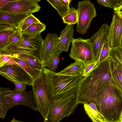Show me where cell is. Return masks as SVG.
<instances>
[{"label":"cell","mask_w":122,"mask_h":122,"mask_svg":"<svg viewBox=\"0 0 122 122\" xmlns=\"http://www.w3.org/2000/svg\"><path fill=\"white\" fill-rule=\"evenodd\" d=\"M111 79L108 57L84 77L79 86L78 104L91 103L96 104V97L102 86L107 82H111Z\"/></svg>","instance_id":"1"},{"label":"cell","mask_w":122,"mask_h":122,"mask_svg":"<svg viewBox=\"0 0 122 122\" xmlns=\"http://www.w3.org/2000/svg\"><path fill=\"white\" fill-rule=\"evenodd\" d=\"M96 102L100 113L107 122L120 120L122 111V98L110 82L102 86Z\"/></svg>","instance_id":"2"},{"label":"cell","mask_w":122,"mask_h":122,"mask_svg":"<svg viewBox=\"0 0 122 122\" xmlns=\"http://www.w3.org/2000/svg\"><path fill=\"white\" fill-rule=\"evenodd\" d=\"M79 87L53 96L49 110L44 122H59L69 116L77 107Z\"/></svg>","instance_id":"3"},{"label":"cell","mask_w":122,"mask_h":122,"mask_svg":"<svg viewBox=\"0 0 122 122\" xmlns=\"http://www.w3.org/2000/svg\"><path fill=\"white\" fill-rule=\"evenodd\" d=\"M24 105L38 111L33 91H17L9 88L0 87V117L4 119L8 110L18 105Z\"/></svg>","instance_id":"4"},{"label":"cell","mask_w":122,"mask_h":122,"mask_svg":"<svg viewBox=\"0 0 122 122\" xmlns=\"http://www.w3.org/2000/svg\"><path fill=\"white\" fill-rule=\"evenodd\" d=\"M43 71L47 78L48 87L53 96L79 87L84 77L82 74L61 75L44 68Z\"/></svg>","instance_id":"5"},{"label":"cell","mask_w":122,"mask_h":122,"mask_svg":"<svg viewBox=\"0 0 122 122\" xmlns=\"http://www.w3.org/2000/svg\"><path fill=\"white\" fill-rule=\"evenodd\" d=\"M34 97L38 111L44 119L48 114L53 95L49 87L46 75L42 71L32 85Z\"/></svg>","instance_id":"6"},{"label":"cell","mask_w":122,"mask_h":122,"mask_svg":"<svg viewBox=\"0 0 122 122\" xmlns=\"http://www.w3.org/2000/svg\"><path fill=\"white\" fill-rule=\"evenodd\" d=\"M24 39L15 45L8 48L0 50V55L12 56L15 54H25L34 55L39 58V54L43 40L41 35L31 37L22 34Z\"/></svg>","instance_id":"7"},{"label":"cell","mask_w":122,"mask_h":122,"mask_svg":"<svg viewBox=\"0 0 122 122\" xmlns=\"http://www.w3.org/2000/svg\"><path fill=\"white\" fill-rule=\"evenodd\" d=\"M71 43L69 55L71 59L79 61L84 65L97 60L94 56L92 44L89 39L81 37L73 38Z\"/></svg>","instance_id":"8"},{"label":"cell","mask_w":122,"mask_h":122,"mask_svg":"<svg viewBox=\"0 0 122 122\" xmlns=\"http://www.w3.org/2000/svg\"><path fill=\"white\" fill-rule=\"evenodd\" d=\"M78 21L76 31L84 35L87 32L92 19L97 16L94 5L89 0L79 2L77 4Z\"/></svg>","instance_id":"9"},{"label":"cell","mask_w":122,"mask_h":122,"mask_svg":"<svg viewBox=\"0 0 122 122\" xmlns=\"http://www.w3.org/2000/svg\"><path fill=\"white\" fill-rule=\"evenodd\" d=\"M40 0H15L0 8V11L29 15L39 11Z\"/></svg>","instance_id":"10"},{"label":"cell","mask_w":122,"mask_h":122,"mask_svg":"<svg viewBox=\"0 0 122 122\" xmlns=\"http://www.w3.org/2000/svg\"><path fill=\"white\" fill-rule=\"evenodd\" d=\"M107 41L112 49L122 46V17L115 14L109 26Z\"/></svg>","instance_id":"11"},{"label":"cell","mask_w":122,"mask_h":122,"mask_svg":"<svg viewBox=\"0 0 122 122\" xmlns=\"http://www.w3.org/2000/svg\"><path fill=\"white\" fill-rule=\"evenodd\" d=\"M0 72L5 74L20 83L32 85L34 80L20 66L16 65L5 66L0 67Z\"/></svg>","instance_id":"12"},{"label":"cell","mask_w":122,"mask_h":122,"mask_svg":"<svg viewBox=\"0 0 122 122\" xmlns=\"http://www.w3.org/2000/svg\"><path fill=\"white\" fill-rule=\"evenodd\" d=\"M109 26L104 24L98 31L89 39L92 44L94 54L96 60L100 57L103 46L107 40Z\"/></svg>","instance_id":"13"},{"label":"cell","mask_w":122,"mask_h":122,"mask_svg":"<svg viewBox=\"0 0 122 122\" xmlns=\"http://www.w3.org/2000/svg\"><path fill=\"white\" fill-rule=\"evenodd\" d=\"M74 31L73 25L66 24L58 38L54 51L61 50L67 52L73 39Z\"/></svg>","instance_id":"14"},{"label":"cell","mask_w":122,"mask_h":122,"mask_svg":"<svg viewBox=\"0 0 122 122\" xmlns=\"http://www.w3.org/2000/svg\"><path fill=\"white\" fill-rule=\"evenodd\" d=\"M58 37L56 33H48L42 42L39 58L43 65L54 50Z\"/></svg>","instance_id":"15"},{"label":"cell","mask_w":122,"mask_h":122,"mask_svg":"<svg viewBox=\"0 0 122 122\" xmlns=\"http://www.w3.org/2000/svg\"><path fill=\"white\" fill-rule=\"evenodd\" d=\"M108 58L112 76L110 82L117 90L122 98V66Z\"/></svg>","instance_id":"16"},{"label":"cell","mask_w":122,"mask_h":122,"mask_svg":"<svg viewBox=\"0 0 122 122\" xmlns=\"http://www.w3.org/2000/svg\"><path fill=\"white\" fill-rule=\"evenodd\" d=\"M28 15L0 11V24L16 27Z\"/></svg>","instance_id":"17"},{"label":"cell","mask_w":122,"mask_h":122,"mask_svg":"<svg viewBox=\"0 0 122 122\" xmlns=\"http://www.w3.org/2000/svg\"><path fill=\"white\" fill-rule=\"evenodd\" d=\"M15 29V27L7 25L0 24V49L4 47L9 43Z\"/></svg>","instance_id":"18"},{"label":"cell","mask_w":122,"mask_h":122,"mask_svg":"<svg viewBox=\"0 0 122 122\" xmlns=\"http://www.w3.org/2000/svg\"><path fill=\"white\" fill-rule=\"evenodd\" d=\"M11 56L24 61L31 67L34 69L42 70L43 68V63L40 59L34 55L27 54H20L14 55Z\"/></svg>","instance_id":"19"},{"label":"cell","mask_w":122,"mask_h":122,"mask_svg":"<svg viewBox=\"0 0 122 122\" xmlns=\"http://www.w3.org/2000/svg\"><path fill=\"white\" fill-rule=\"evenodd\" d=\"M63 51H54L43 64V68L48 67L51 71L56 72L60 61V55Z\"/></svg>","instance_id":"20"},{"label":"cell","mask_w":122,"mask_h":122,"mask_svg":"<svg viewBox=\"0 0 122 122\" xmlns=\"http://www.w3.org/2000/svg\"><path fill=\"white\" fill-rule=\"evenodd\" d=\"M84 65L80 61H76L71 63L65 68L57 73L61 75H74L78 74H82Z\"/></svg>","instance_id":"21"},{"label":"cell","mask_w":122,"mask_h":122,"mask_svg":"<svg viewBox=\"0 0 122 122\" xmlns=\"http://www.w3.org/2000/svg\"><path fill=\"white\" fill-rule=\"evenodd\" d=\"M46 26L41 22L32 24L22 32L23 34L31 37H35L40 34L46 30Z\"/></svg>","instance_id":"22"},{"label":"cell","mask_w":122,"mask_h":122,"mask_svg":"<svg viewBox=\"0 0 122 122\" xmlns=\"http://www.w3.org/2000/svg\"><path fill=\"white\" fill-rule=\"evenodd\" d=\"M13 59L34 80L41 74L42 70L35 69L31 67L24 61L18 58L13 57Z\"/></svg>","instance_id":"23"},{"label":"cell","mask_w":122,"mask_h":122,"mask_svg":"<svg viewBox=\"0 0 122 122\" xmlns=\"http://www.w3.org/2000/svg\"><path fill=\"white\" fill-rule=\"evenodd\" d=\"M47 2L57 11L62 17L66 15L70 7L68 6L63 0H47Z\"/></svg>","instance_id":"24"},{"label":"cell","mask_w":122,"mask_h":122,"mask_svg":"<svg viewBox=\"0 0 122 122\" xmlns=\"http://www.w3.org/2000/svg\"><path fill=\"white\" fill-rule=\"evenodd\" d=\"M85 112L93 122H107L99 111H96L87 104H84Z\"/></svg>","instance_id":"25"},{"label":"cell","mask_w":122,"mask_h":122,"mask_svg":"<svg viewBox=\"0 0 122 122\" xmlns=\"http://www.w3.org/2000/svg\"><path fill=\"white\" fill-rule=\"evenodd\" d=\"M64 23L69 25H74L77 23L78 13L77 9L71 7L70 8L67 14L62 17Z\"/></svg>","instance_id":"26"},{"label":"cell","mask_w":122,"mask_h":122,"mask_svg":"<svg viewBox=\"0 0 122 122\" xmlns=\"http://www.w3.org/2000/svg\"><path fill=\"white\" fill-rule=\"evenodd\" d=\"M40 22L38 19L31 14L25 18L15 28L19 29L22 32L32 24Z\"/></svg>","instance_id":"27"},{"label":"cell","mask_w":122,"mask_h":122,"mask_svg":"<svg viewBox=\"0 0 122 122\" xmlns=\"http://www.w3.org/2000/svg\"><path fill=\"white\" fill-rule=\"evenodd\" d=\"M108 57L122 66V46L117 48L112 49Z\"/></svg>","instance_id":"28"},{"label":"cell","mask_w":122,"mask_h":122,"mask_svg":"<svg viewBox=\"0 0 122 122\" xmlns=\"http://www.w3.org/2000/svg\"><path fill=\"white\" fill-rule=\"evenodd\" d=\"M24 39V37L22 31L19 29L15 28V32L9 43L4 47L0 50L14 46Z\"/></svg>","instance_id":"29"},{"label":"cell","mask_w":122,"mask_h":122,"mask_svg":"<svg viewBox=\"0 0 122 122\" xmlns=\"http://www.w3.org/2000/svg\"><path fill=\"white\" fill-rule=\"evenodd\" d=\"M107 40L104 43L102 47L99 60V64L107 59L109 57L111 50Z\"/></svg>","instance_id":"30"},{"label":"cell","mask_w":122,"mask_h":122,"mask_svg":"<svg viewBox=\"0 0 122 122\" xmlns=\"http://www.w3.org/2000/svg\"><path fill=\"white\" fill-rule=\"evenodd\" d=\"M11 65L19 66L11 56L7 55H0V67Z\"/></svg>","instance_id":"31"},{"label":"cell","mask_w":122,"mask_h":122,"mask_svg":"<svg viewBox=\"0 0 122 122\" xmlns=\"http://www.w3.org/2000/svg\"><path fill=\"white\" fill-rule=\"evenodd\" d=\"M0 74L8 80L14 83L15 85V88L14 90L15 91H23L25 90L27 85L26 84L19 82L4 73L0 72Z\"/></svg>","instance_id":"32"},{"label":"cell","mask_w":122,"mask_h":122,"mask_svg":"<svg viewBox=\"0 0 122 122\" xmlns=\"http://www.w3.org/2000/svg\"><path fill=\"white\" fill-rule=\"evenodd\" d=\"M99 60L84 65L82 75L84 77L86 76L99 65Z\"/></svg>","instance_id":"33"},{"label":"cell","mask_w":122,"mask_h":122,"mask_svg":"<svg viewBox=\"0 0 122 122\" xmlns=\"http://www.w3.org/2000/svg\"><path fill=\"white\" fill-rule=\"evenodd\" d=\"M97 1L102 6L113 9L115 7L113 0H97Z\"/></svg>","instance_id":"34"},{"label":"cell","mask_w":122,"mask_h":122,"mask_svg":"<svg viewBox=\"0 0 122 122\" xmlns=\"http://www.w3.org/2000/svg\"><path fill=\"white\" fill-rule=\"evenodd\" d=\"M114 14L121 17H122V5L113 9Z\"/></svg>","instance_id":"35"},{"label":"cell","mask_w":122,"mask_h":122,"mask_svg":"<svg viewBox=\"0 0 122 122\" xmlns=\"http://www.w3.org/2000/svg\"><path fill=\"white\" fill-rule=\"evenodd\" d=\"M15 0H0V8L7 4Z\"/></svg>","instance_id":"36"},{"label":"cell","mask_w":122,"mask_h":122,"mask_svg":"<svg viewBox=\"0 0 122 122\" xmlns=\"http://www.w3.org/2000/svg\"><path fill=\"white\" fill-rule=\"evenodd\" d=\"M87 104L92 109L96 111H99L97 106L96 104L94 103H91Z\"/></svg>","instance_id":"37"},{"label":"cell","mask_w":122,"mask_h":122,"mask_svg":"<svg viewBox=\"0 0 122 122\" xmlns=\"http://www.w3.org/2000/svg\"><path fill=\"white\" fill-rule=\"evenodd\" d=\"M63 1L65 2L66 3L67 5L68 6H69V5L72 1V0H63Z\"/></svg>","instance_id":"38"},{"label":"cell","mask_w":122,"mask_h":122,"mask_svg":"<svg viewBox=\"0 0 122 122\" xmlns=\"http://www.w3.org/2000/svg\"><path fill=\"white\" fill-rule=\"evenodd\" d=\"M10 122H22L19 121L16 119L14 117H13L12 120Z\"/></svg>","instance_id":"39"},{"label":"cell","mask_w":122,"mask_h":122,"mask_svg":"<svg viewBox=\"0 0 122 122\" xmlns=\"http://www.w3.org/2000/svg\"><path fill=\"white\" fill-rule=\"evenodd\" d=\"M120 119H122V111L120 117Z\"/></svg>","instance_id":"40"},{"label":"cell","mask_w":122,"mask_h":122,"mask_svg":"<svg viewBox=\"0 0 122 122\" xmlns=\"http://www.w3.org/2000/svg\"><path fill=\"white\" fill-rule=\"evenodd\" d=\"M116 122H122V119H120V120Z\"/></svg>","instance_id":"41"}]
</instances>
